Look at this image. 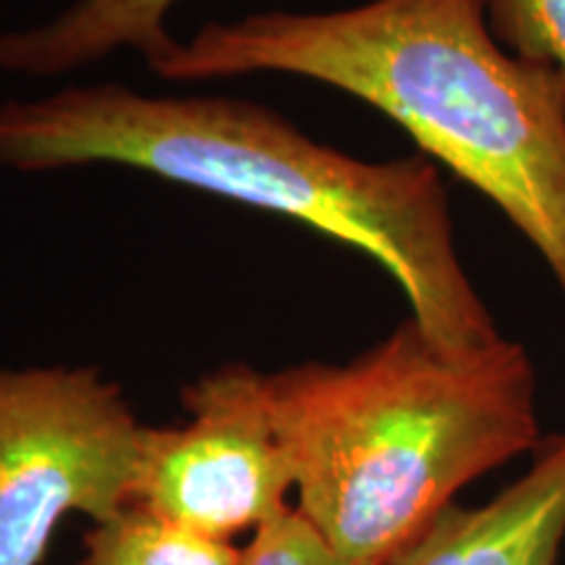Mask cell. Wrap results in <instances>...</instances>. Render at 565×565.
<instances>
[{"mask_svg": "<svg viewBox=\"0 0 565 565\" xmlns=\"http://www.w3.org/2000/svg\"><path fill=\"white\" fill-rule=\"evenodd\" d=\"M113 166L273 212L372 257L412 320L448 349L503 338L458 254L440 168L427 154L362 160L267 105L228 95H150L68 84L0 105V168Z\"/></svg>", "mask_w": 565, "mask_h": 565, "instance_id": "cell-1", "label": "cell"}, {"mask_svg": "<svg viewBox=\"0 0 565 565\" xmlns=\"http://www.w3.org/2000/svg\"><path fill=\"white\" fill-rule=\"evenodd\" d=\"M166 82L282 74L356 97L482 192L565 299V74L505 51L487 0H364L210 21L147 63Z\"/></svg>", "mask_w": 565, "mask_h": 565, "instance_id": "cell-2", "label": "cell"}, {"mask_svg": "<svg viewBox=\"0 0 565 565\" xmlns=\"http://www.w3.org/2000/svg\"><path fill=\"white\" fill-rule=\"evenodd\" d=\"M294 508L338 565H393L475 479L542 445L519 341L448 349L412 317L345 364L267 372Z\"/></svg>", "mask_w": 565, "mask_h": 565, "instance_id": "cell-3", "label": "cell"}, {"mask_svg": "<svg viewBox=\"0 0 565 565\" xmlns=\"http://www.w3.org/2000/svg\"><path fill=\"white\" fill-rule=\"evenodd\" d=\"M141 429L100 366L0 364V565H40L68 515L124 511Z\"/></svg>", "mask_w": 565, "mask_h": 565, "instance_id": "cell-4", "label": "cell"}, {"mask_svg": "<svg viewBox=\"0 0 565 565\" xmlns=\"http://www.w3.org/2000/svg\"><path fill=\"white\" fill-rule=\"evenodd\" d=\"M181 406V424L141 429L129 505L221 542L254 534L294 505L267 372L223 364L183 387Z\"/></svg>", "mask_w": 565, "mask_h": 565, "instance_id": "cell-5", "label": "cell"}, {"mask_svg": "<svg viewBox=\"0 0 565 565\" xmlns=\"http://www.w3.org/2000/svg\"><path fill=\"white\" fill-rule=\"evenodd\" d=\"M565 435L542 440L524 477L484 505H450L393 565H561Z\"/></svg>", "mask_w": 565, "mask_h": 565, "instance_id": "cell-6", "label": "cell"}, {"mask_svg": "<svg viewBox=\"0 0 565 565\" xmlns=\"http://www.w3.org/2000/svg\"><path fill=\"white\" fill-rule=\"evenodd\" d=\"M181 0H71L51 19L0 32V74L61 79L110 55L158 58L175 40L168 19Z\"/></svg>", "mask_w": 565, "mask_h": 565, "instance_id": "cell-7", "label": "cell"}, {"mask_svg": "<svg viewBox=\"0 0 565 565\" xmlns=\"http://www.w3.org/2000/svg\"><path fill=\"white\" fill-rule=\"evenodd\" d=\"M242 547L175 526L145 508L126 505L84 534L79 565H238Z\"/></svg>", "mask_w": 565, "mask_h": 565, "instance_id": "cell-8", "label": "cell"}, {"mask_svg": "<svg viewBox=\"0 0 565 565\" xmlns=\"http://www.w3.org/2000/svg\"><path fill=\"white\" fill-rule=\"evenodd\" d=\"M487 21L505 51L565 74V0H487Z\"/></svg>", "mask_w": 565, "mask_h": 565, "instance_id": "cell-9", "label": "cell"}, {"mask_svg": "<svg viewBox=\"0 0 565 565\" xmlns=\"http://www.w3.org/2000/svg\"><path fill=\"white\" fill-rule=\"evenodd\" d=\"M238 565H338V561L315 526L291 505L252 534Z\"/></svg>", "mask_w": 565, "mask_h": 565, "instance_id": "cell-10", "label": "cell"}]
</instances>
